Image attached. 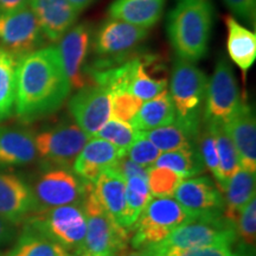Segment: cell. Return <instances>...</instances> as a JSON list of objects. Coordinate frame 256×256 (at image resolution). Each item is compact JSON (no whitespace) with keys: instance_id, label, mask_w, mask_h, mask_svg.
<instances>
[{"instance_id":"1","label":"cell","mask_w":256,"mask_h":256,"mask_svg":"<svg viewBox=\"0 0 256 256\" xmlns=\"http://www.w3.org/2000/svg\"><path fill=\"white\" fill-rule=\"evenodd\" d=\"M72 90L56 46L40 48L18 58L14 113L22 122L54 114Z\"/></svg>"},{"instance_id":"2","label":"cell","mask_w":256,"mask_h":256,"mask_svg":"<svg viewBox=\"0 0 256 256\" xmlns=\"http://www.w3.org/2000/svg\"><path fill=\"white\" fill-rule=\"evenodd\" d=\"M214 24L210 0H177L168 18V36L176 56L197 62L206 55Z\"/></svg>"},{"instance_id":"3","label":"cell","mask_w":256,"mask_h":256,"mask_svg":"<svg viewBox=\"0 0 256 256\" xmlns=\"http://www.w3.org/2000/svg\"><path fill=\"white\" fill-rule=\"evenodd\" d=\"M23 224L57 243L70 254L80 252L84 244L87 220L83 203L37 210Z\"/></svg>"},{"instance_id":"4","label":"cell","mask_w":256,"mask_h":256,"mask_svg":"<svg viewBox=\"0 0 256 256\" xmlns=\"http://www.w3.org/2000/svg\"><path fill=\"white\" fill-rule=\"evenodd\" d=\"M192 217L174 197H152L130 229L134 250L162 242L176 228Z\"/></svg>"},{"instance_id":"5","label":"cell","mask_w":256,"mask_h":256,"mask_svg":"<svg viewBox=\"0 0 256 256\" xmlns=\"http://www.w3.org/2000/svg\"><path fill=\"white\" fill-rule=\"evenodd\" d=\"M208 87V78L192 62L176 58L172 68L170 95L174 102L176 119L200 130V116Z\"/></svg>"},{"instance_id":"6","label":"cell","mask_w":256,"mask_h":256,"mask_svg":"<svg viewBox=\"0 0 256 256\" xmlns=\"http://www.w3.org/2000/svg\"><path fill=\"white\" fill-rule=\"evenodd\" d=\"M92 184L84 182L72 168L46 166L30 184L38 210L82 204Z\"/></svg>"},{"instance_id":"7","label":"cell","mask_w":256,"mask_h":256,"mask_svg":"<svg viewBox=\"0 0 256 256\" xmlns=\"http://www.w3.org/2000/svg\"><path fill=\"white\" fill-rule=\"evenodd\" d=\"M87 232L81 250L118 256L127 248L130 232L118 224L106 212L92 191V185L83 200Z\"/></svg>"},{"instance_id":"8","label":"cell","mask_w":256,"mask_h":256,"mask_svg":"<svg viewBox=\"0 0 256 256\" xmlns=\"http://www.w3.org/2000/svg\"><path fill=\"white\" fill-rule=\"evenodd\" d=\"M236 238V226L223 216H204L179 226L158 246L171 248L232 247Z\"/></svg>"},{"instance_id":"9","label":"cell","mask_w":256,"mask_h":256,"mask_svg":"<svg viewBox=\"0 0 256 256\" xmlns=\"http://www.w3.org/2000/svg\"><path fill=\"white\" fill-rule=\"evenodd\" d=\"M90 136L75 122H60L34 136L37 156L46 166L72 168Z\"/></svg>"},{"instance_id":"10","label":"cell","mask_w":256,"mask_h":256,"mask_svg":"<svg viewBox=\"0 0 256 256\" xmlns=\"http://www.w3.org/2000/svg\"><path fill=\"white\" fill-rule=\"evenodd\" d=\"M242 102L232 68L226 58H220L208 81L204 100V121L208 124H226Z\"/></svg>"},{"instance_id":"11","label":"cell","mask_w":256,"mask_h":256,"mask_svg":"<svg viewBox=\"0 0 256 256\" xmlns=\"http://www.w3.org/2000/svg\"><path fill=\"white\" fill-rule=\"evenodd\" d=\"M36 16L30 6L0 14V46L20 58L40 49L44 40Z\"/></svg>"},{"instance_id":"12","label":"cell","mask_w":256,"mask_h":256,"mask_svg":"<svg viewBox=\"0 0 256 256\" xmlns=\"http://www.w3.org/2000/svg\"><path fill=\"white\" fill-rule=\"evenodd\" d=\"M113 94L101 86H86L69 98L68 108L74 122L92 138L112 116Z\"/></svg>"},{"instance_id":"13","label":"cell","mask_w":256,"mask_h":256,"mask_svg":"<svg viewBox=\"0 0 256 256\" xmlns=\"http://www.w3.org/2000/svg\"><path fill=\"white\" fill-rule=\"evenodd\" d=\"M174 198L192 218L223 216V194L208 177L196 176L184 179L176 190Z\"/></svg>"},{"instance_id":"14","label":"cell","mask_w":256,"mask_h":256,"mask_svg":"<svg viewBox=\"0 0 256 256\" xmlns=\"http://www.w3.org/2000/svg\"><path fill=\"white\" fill-rule=\"evenodd\" d=\"M90 26L87 23L74 25L58 40V50L64 72L72 89H81L87 84L84 62L90 48Z\"/></svg>"},{"instance_id":"15","label":"cell","mask_w":256,"mask_h":256,"mask_svg":"<svg viewBox=\"0 0 256 256\" xmlns=\"http://www.w3.org/2000/svg\"><path fill=\"white\" fill-rule=\"evenodd\" d=\"M147 34L148 28L110 18L98 28L92 46L98 56L119 58L130 52L145 40Z\"/></svg>"},{"instance_id":"16","label":"cell","mask_w":256,"mask_h":256,"mask_svg":"<svg viewBox=\"0 0 256 256\" xmlns=\"http://www.w3.org/2000/svg\"><path fill=\"white\" fill-rule=\"evenodd\" d=\"M37 210L30 183L14 174L0 172V218L19 226Z\"/></svg>"},{"instance_id":"17","label":"cell","mask_w":256,"mask_h":256,"mask_svg":"<svg viewBox=\"0 0 256 256\" xmlns=\"http://www.w3.org/2000/svg\"><path fill=\"white\" fill-rule=\"evenodd\" d=\"M223 126L238 152L240 166L256 174V121L250 106L242 100L236 113Z\"/></svg>"},{"instance_id":"18","label":"cell","mask_w":256,"mask_h":256,"mask_svg":"<svg viewBox=\"0 0 256 256\" xmlns=\"http://www.w3.org/2000/svg\"><path fill=\"white\" fill-rule=\"evenodd\" d=\"M28 6L50 42H58L75 25L80 14L69 0H30Z\"/></svg>"},{"instance_id":"19","label":"cell","mask_w":256,"mask_h":256,"mask_svg":"<svg viewBox=\"0 0 256 256\" xmlns=\"http://www.w3.org/2000/svg\"><path fill=\"white\" fill-rule=\"evenodd\" d=\"M124 152L100 138L92 136L80 153L72 170L87 183L94 184L104 170L113 166Z\"/></svg>"},{"instance_id":"20","label":"cell","mask_w":256,"mask_h":256,"mask_svg":"<svg viewBox=\"0 0 256 256\" xmlns=\"http://www.w3.org/2000/svg\"><path fill=\"white\" fill-rule=\"evenodd\" d=\"M92 191L106 212L124 228L126 179L124 176L114 168L104 170L92 184Z\"/></svg>"},{"instance_id":"21","label":"cell","mask_w":256,"mask_h":256,"mask_svg":"<svg viewBox=\"0 0 256 256\" xmlns=\"http://www.w3.org/2000/svg\"><path fill=\"white\" fill-rule=\"evenodd\" d=\"M36 159L34 134L22 128L0 126V166H25Z\"/></svg>"},{"instance_id":"22","label":"cell","mask_w":256,"mask_h":256,"mask_svg":"<svg viewBox=\"0 0 256 256\" xmlns=\"http://www.w3.org/2000/svg\"><path fill=\"white\" fill-rule=\"evenodd\" d=\"M166 0H114L108 14L113 19L150 28L162 18Z\"/></svg>"},{"instance_id":"23","label":"cell","mask_w":256,"mask_h":256,"mask_svg":"<svg viewBox=\"0 0 256 256\" xmlns=\"http://www.w3.org/2000/svg\"><path fill=\"white\" fill-rule=\"evenodd\" d=\"M255 185L256 174L240 168L222 192L224 194L223 217L235 226L243 206L256 194Z\"/></svg>"},{"instance_id":"24","label":"cell","mask_w":256,"mask_h":256,"mask_svg":"<svg viewBox=\"0 0 256 256\" xmlns=\"http://www.w3.org/2000/svg\"><path fill=\"white\" fill-rule=\"evenodd\" d=\"M228 37H226V50L230 60L247 74L256 60V34L240 24L234 17L226 19Z\"/></svg>"},{"instance_id":"25","label":"cell","mask_w":256,"mask_h":256,"mask_svg":"<svg viewBox=\"0 0 256 256\" xmlns=\"http://www.w3.org/2000/svg\"><path fill=\"white\" fill-rule=\"evenodd\" d=\"M176 120L174 102L168 88L151 100L142 102L130 124L138 134L145 133L154 128L166 126Z\"/></svg>"},{"instance_id":"26","label":"cell","mask_w":256,"mask_h":256,"mask_svg":"<svg viewBox=\"0 0 256 256\" xmlns=\"http://www.w3.org/2000/svg\"><path fill=\"white\" fill-rule=\"evenodd\" d=\"M198 133L200 130H194L176 119L172 124L147 130L139 136L148 139L162 153L194 147L196 145L194 142L197 140Z\"/></svg>"},{"instance_id":"27","label":"cell","mask_w":256,"mask_h":256,"mask_svg":"<svg viewBox=\"0 0 256 256\" xmlns=\"http://www.w3.org/2000/svg\"><path fill=\"white\" fill-rule=\"evenodd\" d=\"M5 256H72L69 252L36 230L24 226Z\"/></svg>"},{"instance_id":"28","label":"cell","mask_w":256,"mask_h":256,"mask_svg":"<svg viewBox=\"0 0 256 256\" xmlns=\"http://www.w3.org/2000/svg\"><path fill=\"white\" fill-rule=\"evenodd\" d=\"M18 58L0 46V122L14 113Z\"/></svg>"},{"instance_id":"29","label":"cell","mask_w":256,"mask_h":256,"mask_svg":"<svg viewBox=\"0 0 256 256\" xmlns=\"http://www.w3.org/2000/svg\"><path fill=\"white\" fill-rule=\"evenodd\" d=\"M153 166L171 170L184 179L196 177L206 168L197 150V145L190 148L162 152Z\"/></svg>"},{"instance_id":"30","label":"cell","mask_w":256,"mask_h":256,"mask_svg":"<svg viewBox=\"0 0 256 256\" xmlns=\"http://www.w3.org/2000/svg\"><path fill=\"white\" fill-rule=\"evenodd\" d=\"M210 126L215 132L217 152H218V174L216 177V183L218 190L223 192L230 178L238 172L241 166H240L238 152L226 127L223 124H210Z\"/></svg>"},{"instance_id":"31","label":"cell","mask_w":256,"mask_h":256,"mask_svg":"<svg viewBox=\"0 0 256 256\" xmlns=\"http://www.w3.org/2000/svg\"><path fill=\"white\" fill-rule=\"evenodd\" d=\"M151 198L148 178L130 177L126 179V211L124 226L130 232Z\"/></svg>"},{"instance_id":"32","label":"cell","mask_w":256,"mask_h":256,"mask_svg":"<svg viewBox=\"0 0 256 256\" xmlns=\"http://www.w3.org/2000/svg\"><path fill=\"white\" fill-rule=\"evenodd\" d=\"M168 88V80L154 78L147 70V64L142 60H136L132 78L127 92L136 96L142 102L151 100Z\"/></svg>"},{"instance_id":"33","label":"cell","mask_w":256,"mask_h":256,"mask_svg":"<svg viewBox=\"0 0 256 256\" xmlns=\"http://www.w3.org/2000/svg\"><path fill=\"white\" fill-rule=\"evenodd\" d=\"M138 134L132 124L124 122L122 120L116 119L113 115L108 119L101 130L96 133V138H100L106 142H110L112 145L121 150V151L126 153V151L130 148V146L134 142L136 139Z\"/></svg>"},{"instance_id":"34","label":"cell","mask_w":256,"mask_h":256,"mask_svg":"<svg viewBox=\"0 0 256 256\" xmlns=\"http://www.w3.org/2000/svg\"><path fill=\"white\" fill-rule=\"evenodd\" d=\"M236 232L238 238L241 240L243 249L242 254L254 256L256 241V196L243 206L236 222Z\"/></svg>"},{"instance_id":"35","label":"cell","mask_w":256,"mask_h":256,"mask_svg":"<svg viewBox=\"0 0 256 256\" xmlns=\"http://www.w3.org/2000/svg\"><path fill=\"white\" fill-rule=\"evenodd\" d=\"M183 180L184 178L168 168L156 166L148 168V186L152 197H174Z\"/></svg>"},{"instance_id":"36","label":"cell","mask_w":256,"mask_h":256,"mask_svg":"<svg viewBox=\"0 0 256 256\" xmlns=\"http://www.w3.org/2000/svg\"><path fill=\"white\" fill-rule=\"evenodd\" d=\"M144 256H238L232 247L212 246L200 248H171L154 244L140 250Z\"/></svg>"},{"instance_id":"37","label":"cell","mask_w":256,"mask_h":256,"mask_svg":"<svg viewBox=\"0 0 256 256\" xmlns=\"http://www.w3.org/2000/svg\"><path fill=\"white\" fill-rule=\"evenodd\" d=\"M197 140V150L203 160V164L216 178L218 174V152H217L216 136L212 127L206 124V130L202 133H198Z\"/></svg>"},{"instance_id":"38","label":"cell","mask_w":256,"mask_h":256,"mask_svg":"<svg viewBox=\"0 0 256 256\" xmlns=\"http://www.w3.org/2000/svg\"><path fill=\"white\" fill-rule=\"evenodd\" d=\"M160 154H162V152L148 139H146L142 136H138L134 142L124 153L127 158L146 168H150L154 165Z\"/></svg>"},{"instance_id":"39","label":"cell","mask_w":256,"mask_h":256,"mask_svg":"<svg viewBox=\"0 0 256 256\" xmlns=\"http://www.w3.org/2000/svg\"><path fill=\"white\" fill-rule=\"evenodd\" d=\"M142 104V101L130 92H114L113 101H112V115L116 119L130 124V121L139 112Z\"/></svg>"},{"instance_id":"40","label":"cell","mask_w":256,"mask_h":256,"mask_svg":"<svg viewBox=\"0 0 256 256\" xmlns=\"http://www.w3.org/2000/svg\"><path fill=\"white\" fill-rule=\"evenodd\" d=\"M236 17L249 25H255L256 0H223Z\"/></svg>"},{"instance_id":"41","label":"cell","mask_w":256,"mask_h":256,"mask_svg":"<svg viewBox=\"0 0 256 256\" xmlns=\"http://www.w3.org/2000/svg\"><path fill=\"white\" fill-rule=\"evenodd\" d=\"M18 236L17 226L0 218V248L14 242Z\"/></svg>"},{"instance_id":"42","label":"cell","mask_w":256,"mask_h":256,"mask_svg":"<svg viewBox=\"0 0 256 256\" xmlns=\"http://www.w3.org/2000/svg\"><path fill=\"white\" fill-rule=\"evenodd\" d=\"M30 0H0V14L11 12L28 5Z\"/></svg>"},{"instance_id":"43","label":"cell","mask_w":256,"mask_h":256,"mask_svg":"<svg viewBox=\"0 0 256 256\" xmlns=\"http://www.w3.org/2000/svg\"><path fill=\"white\" fill-rule=\"evenodd\" d=\"M95 0H69V2L75 8L76 11L78 14H81L82 11H84L88 6H90Z\"/></svg>"},{"instance_id":"44","label":"cell","mask_w":256,"mask_h":256,"mask_svg":"<svg viewBox=\"0 0 256 256\" xmlns=\"http://www.w3.org/2000/svg\"><path fill=\"white\" fill-rule=\"evenodd\" d=\"M72 256H110V255H104V254H95V252H84V250H80L72 254Z\"/></svg>"},{"instance_id":"45","label":"cell","mask_w":256,"mask_h":256,"mask_svg":"<svg viewBox=\"0 0 256 256\" xmlns=\"http://www.w3.org/2000/svg\"><path fill=\"white\" fill-rule=\"evenodd\" d=\"M122 256H144V254L140 250H133L126 252V254H124Z\"/></svg>"},{"instance_id":"46","label":"cell","mask_w":256,"mask_h":256,"mask_svg":"<svg viewBox=\"0 0 256 256\" xmlns=\"http://www.w3.org/2000/svg\"><path fill=\"white\" fill-rule=\"evenodd\" d=\"M0 256H2V252H0Z\"/></svg>"},{"instance_id":"47","label":"cell","mask_w":256,"mask_h":256,"mask_svg":"<svg viewBox=\"0 0 256 256\" xmlns=\"http://www.w3.org/2000/svg\"><path fill=\"white\" fill-rule=\"evenodd\" d=\"M238 256H242V255H238Z\"/></svg>"}]
</instances>
